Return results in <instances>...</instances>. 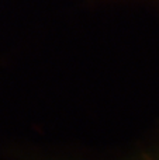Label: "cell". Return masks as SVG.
<instances>
[]
</instances>
